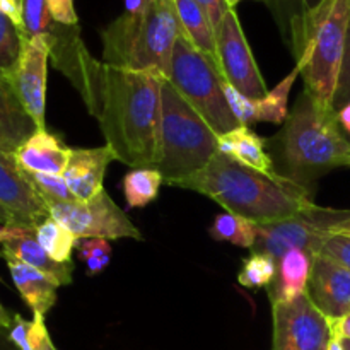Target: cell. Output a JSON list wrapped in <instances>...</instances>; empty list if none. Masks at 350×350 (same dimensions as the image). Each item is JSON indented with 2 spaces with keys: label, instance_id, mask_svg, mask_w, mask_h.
Masks as SVG:
<instances>
[{
  "label": "cell",
  "instance_id": "1",
  "mask_svg": "<svg viewBox=\"0 0 350 350\" xmlns=\"http://www.w3.org/2000/svg\"><path fill=\"white\" fill-rule=\"evenodd\" d=\"M53 65L77 89L88 111L98 120L106 146L126 166L159 163L161 85L166 75L130 70L96 60L77 26L53 23L50 29Z\"/></svg>",
  "mask_w": 350,
  "mask_h": 350
},
{
  "label": "cell",
  "instance_id": "2",
  "mask_svg": "<svg viewBox=\"0 0 350 350\" xmlns=\"http://www.w3.org/2000/svg\"><path fill=\"white\" fill-rule=\"evenodd\" d=\"M171 187L197 191L255 224L284 221L317 207L313 190L280 173H262L215 152L197 174Z\"/></svg>",
  "mask_w": 350,
  "mask_h": 350
},
{
  "label": "cell",
  "instance_id": "3",
  "mask_svg": "<svg viewBox=\"0 0 350 350\" xmlns=\"http://www.w3.org/2000/svg\"><path fill=\"white\" fill-rule=\"evenodd\" d=\"M280 174L313 190V183L328 171L350 167V142L342 135L337 111L321 106L303 91L277 133Z\"/></svg>",
  "mask_w": 350,
  "mask_h": 350
},
{
  "label": "cell",
  "instance_id": "4",
  "mask_svg": "<svg viewBox=\"0 0 350 350\" xmlns=\"http://www.w3.org/2000/svg\"><path fill=\"white\" fill-rule=\"evenodd\" d=\"M350 23V0H321L291 21L296 68L321 106L334 108Z\"/></svg>",
  "mask_w": 350,
  "mask_h": 350
},
{
  "label": "cell",
  "instance_id": "5",
  "mask_svg": "<svg viewBox=\"0 0 350 350\" xmlns=\"http://www.w3.org/2000/svg\"><path fill=\"white\" fill-rule=\"evenodd\" d=\"M181 31L174 0H147L144 10L122 14L101 31L103 62L130 70L170 75Z\"/></svg>",
  "mask_w": 350,
  "mask_h": 350
},
{
  "label": "cell",
  "instance_id": "6",
  "mask_svg": "<svg viewBox=\"0 0 350 350\" xmlns=\"http://www.w3.org/2000/svg\"><path fill=\"white\" fill-rule=\"evenodd\" d=\"M219 135L204 116L164 79L161 85L159 171L166 185L204 170L219 150Z\"/></svg>",
  "mask_w": 350,
  "mask_h": 350
},
{
  "label": "cell",
  "instance_id": "7",
  "mask_svg": "<svg viewBox=\"0 0 350 350\" xmlns=\"http://www.w3.org/2000/svg\"><path fill=\"white\" fill-rule=\"evenodd\" d=\"M167 79L219 137L241 126L226 101L221 70L183 33L174 44Z\"/></svg>",
  "mask_w": 350,
  "mask_h": 350
},
{
  "label": "cell",
  "instance_id": "8",
  "mask_svg": "<svg viewBox=\"0 0 350 350\" xmlns=\"http://www.w3.org/2000/svg\"><path fill=\"white\" fill-rule=\"evenodd\" d=\"M350 215V211L314 207L284 221L256 224V241L252 252L279 262L289 250H303L314 256L332 229Z\"/></svg>",
  "mask_w": 350,
  "mask_h": 350
},
{
  "label": "cell",
  "instance_id": "9",
  "mask_svg": "<svg viewBox=\"0 0 350 350\" xmlns=\"http://www.w3.org/2000/svg\"><path fill=\"white\" fill-rule=\"evenodd\" d=\"M50 215L77 239H142L139 229L105 190L88 202L50 204Z\"/></svg>",
  "mask_w": 350,
  "mask_h": 350
},
{
  "label": "cell",
  "instance_id": "10",
  "mask_svg": "<svg viewBox=\"0 0 350 350\" xmlns=\"http://www.w3.org/2000/svg\"><path fill=\"white\" fill-rule=\"evenodd\" d=\"M272 350H328L334 340L328 318L308 294L272 304Z\"/></svg>",
  "mask_w": 350,
  "mask_h": 350
},
{
  "label": "cell",
  "instance_id": "11",
  "mask_svg": "<svg viewBox=\"0 0 350 350\" xmlns=\"http://www.w3.org/2000/svg\"><path fill=\"white\" fill-rule=\"evenodd\" d=\"M215 50L222 77L241 94L262 99L269 92L234 9L226 14L215 29Z\"/></svg>",
  "mask_w": 350,
  "mask_h": 350
},
{
  "label": "cell",
  "instance_id": "12",
  "mask_svg": "<svg viewBox=\"0 0 350 350\" xmlns=\"http://www.w3.org/2000/svg\"><path fill=\"white\" fill-rule=\"evenodd\" d=\"M51 55L50 34L26 38L23 53L12 74L5 79L38 129H46V75Z\"/></svg>",
  "mask_w": 350,
  "mask_h": 350
},
{
  "label": "cell",
  "instance_id": "13",
  "mask_svg": "<svg viewBox=\"0 0 350 350\" xmlns=\"http://www.w3.org/2000/svg\"><path fill=\"white\" fill-rule=\"evenodd\" d=\"M0 207L21 226L36 228L50 217L48 205L34 188L29 174L19 166L16 156L0 150Z\"/></svg>",
  "mask_w": 350,
  "mask_h": 350
},
{
  "label": "cell",
  "instance_id": "14",
  "mask_svg": "<svg viewBox=\"0 0 350 350\" xmlns=\"http://www.w3.org/2000/svg\"><path fill=\"white\" fill-rule=\"evenodd\" d=\"M306 294L328 320L345 317L350 313V270L327 256L314 255Z\"/></svg>",
  "mask_w": 350,
  "mask_h": 350
},
{
  "label": "cell",
  "instance_id": "15",
  "mask_svg": "<svg viewBox=\"0 0 350 350\" xmlns=\"http://www.w3.org/2000/svg\"><path fill=\"white\" fill-rule=\"evenodd\" d=\"M111 161H116V157L108 146L70 149L62 178L79 202H88L103 191V181Z\"/></svg>",
  "mask_w": 350,
  "mask_h": 350
},
{
  "label": "cell",
  "instance_id": "16",
  "mask_svg": "<svg viewBox=\"0 0 350 350\" xmlns=\"http://www.w3.org/2000/svg\"><path fill=\"white\" fill-rule=\"evenodd\" d=\"M34 229L29 226L12 224L9 239L2 245L3 258H14L26 265L33 267L38 272L44 273L50 280L57 284V287L70 286L74 263H58L48 255L43 246L38 243Z\"/></svg>",
  "mask_w": 350,
  "mask_h": 350
},
{
  "label": "cell",
  "instance_id": "17",
  "mask_svg": "<svg viewBox=\"0 0 350 350\" xmlns=\"http://www.w3.org/2000/svg\"><path fill=\"white\" fill-rule=\"evenodd\" d=\"M17 163L26 173L62 176L67 167L70 149L46 129H38L14 152Z\"/></svg>",
  "mask_w": 350,
  "mask_h": 350
},
{
  "label": "cell",
  "instance_id": "18",
  "mask_svg": "<svg viewBox=\"0 0 350 350\" xmlns=\"http://www.w3.org/2000/svg\"><path fill=\"white\" fill-rule=\"evenodd\" d=\"M36 130L38 125L21 105L9 82L0 77V150L14 154Z\"/></svg>",
  "mask_w": 350,
  "mask_h": 350
},
{
  "label": "cell",
  "instance_id": "19",
  "mask_svg": "<svg viewBox=\"0 0 350 350\" xmlns=\"http://www.w3.org/2000/svg\"><path fill=\"white\" fill-rule=\"evenodd\" d=\"M10 277L33 317L44 318L57 303V284L33 267L14 258H5Z\"/></svg>",
  "mask_w": 350,
  "mask_h": 350
},
{
  "label": "cell",
  "instance_id": "20",
  "mask_svg": "<svg viewBox=\"0 0 350 350\" xmlns=\"http://www.w3.org/2000/svg\"><path fill=\"white\" fill-rule=\"evenodd\" d=\"M313 256L303 250H289L277 262V275L269 287L270 303H287L306 294Z\"/></svg>",
  "mask_w": 350,
  "mask_h": 350
},
{
  "label": "cell",
  "instance_id": "21",
  "mask_svg": "<svg viewBox=\"0 0 350 350\" xmlns=\"http://www.w3.org/2000/svg\"><path fill=\"white\" fill-rule=\"evenodd\" d=\"M265 140L256 135L250 126H238L219 137V150L236 163L262 173H279L272 156L267 152Z\"/></svg>",
  "mask_w": 350,
  "mask_h": 350
},
{
  "label": "cell",
  "instance_id": "22",
  "mask_svg": "<svg viewBox=\"0 0 350 350\" xmlns=\"http://www.w3.org/2000/svg\"><path fill=\"white\" fill-rule=\"evenodd\" d=\"M178 19L185 36L207 55L219 68L217 50H215V29L208 19L207 12L195 0H174Z\"/></svg>",
  "mask_w": 350,
  "mask_h": 350
},
{
  "label": "cell",
  "instance_id": "23",
  "mask_svg": "<svg viewBox=\"0 0 350 350\" xmlns=\"http://www.w3.org/2000/svg\"><path fill=\"white\" fill-rule=\"evenodd\" d=\"M163 183V176L154 167H137V170L129 171L123 178L126 207L142 208L149 205L150 202L156 200Z\"/></svg>",
  "mask_w": 350,
  "mask_h": 350
},
{
  "label": "cell",
  "instance_id": "24",
  "mask_svg": "<svg viewBox=\"0 0 350 350\" xmlns=\"http://www.w3.org/2000/svg\"><path fill=\"white\" fill-rule=\"evenodd\" d=\"M208 234L215 241H228L241 248L253 250L256 241V224L232 212H222L215 215Z\"/></svg>",
  "mask_w": 350,
  "mask_h": 350
},
{
  "label": "cell",
  "instance_id": "25",
  "mask_svg": "<svg viewBox=\"0 0 350 350\" xmlns=\"http://www.w3.org/2000/svg\"><path fill=\"white\" fill-rule=\"evenodd\" d=\"M7 335L17 350H58L48 334L44 318L33 317V320H26L21 314H14L12 327Z\"/></svg>",
  "mask_w": 350,
  "mask_h": 350
},
{
  "label": "cell",
  "instance_id": "26",
  "mask_svg": "<svg viewBox=\"0 0 350 350\" xmlns=\"http://www.w3.org/2000/svg\"><path fill=\"white\" fill-rule=\"evenodd\" d=\"M34 234H36L38 243L43 246L44 252H46L55 262H72V250L75 248L77 238H75L65 226H62L60 222L55 221L51 215L48 219H44L40 226H36Z\"/></svg>",
  "mask_w": 350,
  "mask_h": 350
},
{
  "label": "cell",
  "instance_id": "27",
  "mask_svg": "<svg viewBox=\"0 0 350 350\" xmlns=\"http://www.w3.org/2000/svg\"><path fill=\"white\" fill-rule=\"evenodd\" d=\"M299 70L296 67L293 72L286 75L272 91L267 92L262 99H256V113H258V122L275 123L280 125L289 116V109H287V99H289V92L293 89L294 82H296Z\"/></svg>",
  "mask_w": 350,
  "mask_h": 350
},
{
  "label": "cell",
  "instance_id": "28",
  "mask_svg": "<svg viewBox=\"0 0 350 350\" xmlns=\"http://www.w3.org/2000/svg\"><path fill=\"white\" fill-rule=\"evenodd\" d=\"M24 40L23 31L0 12V77L7 79L12 74L23 53Z\"/></svg>",
  "mask_w": 350,
  "mask_h": 350
},
{
  "label": "cell",
  "instance_id": "29",
  "mask_svg": "<svg viewBox=\"0 0 350 350\" xmlns=\"http://www.w3.org/2000/svg\"><path fill=\"white\" fill-rule=\"evenodd\" d=\"M277 275V262L262 253L252 252L243 262L238 280L246 289H269Z\"/></svg>",
  "mask_w": 350,
  "mask_h": 350
},
{
  "label": "cell",
  "instance_id": "30",
  "mask_svg": "<svg viewBox=\"0 0 350 350\" xmlns=\"http://www.w3.org/2000/svg\"><path fill=\"white\" fill-rule=\"evenodd\" d=\"M75 250L79 252V256L85 263L88 275H98L111 262V245L108 239L101 238H89V239H77Z\"/></svg>",
  "mask_w": 350,
  "mask_h": 350
},
{
  "label": "cell",
  "instance_id": "31",
  "mask_svg": "<svg viewBox=\"0 0 350 350\" xmlns=\"http://www.w3.org/2000/svg\"><path fill=\"white\" fill-rule=\"evenodd\" d=\"M55 21L51 19L46 0H24L23 2V34L24 38L41 36L50 33Z\"/></svg>",
  "mask_w": 350,
  "mask_h": 350
},
{
  "label": "cell",
  "instance_id": "32",
  "mask_svg": "<svg viewBox=\"0 0 350 350\" xmlns=\"http://www.w3.org/2000/svg\"><path fill=\"white\" fill-rule=\"evenodd\" d=\"M29 174L31 181H33L34 188L43 198L44 204H75L79 202L77 198L72 195L68 190L67 183L62 176H53V174H36V173H27Z\"/></svg>",
  "mask_w": 350,
  "mask_h": 350
},
{
  "label": "cell",
  "instance_id": "33",
  "mask_svg": "<svg viewBox=\"0 0 350 350\" xmlns=\"http://www.w3.org/2000/svg\"><path fill=\"white\" fill-rule=\"evenodd\" d=\"M224 89L226 101H228L229 108H231L232 115L236 116V120L239 122L241 126H248L252 123H258V113H256V99L248 98V96L241 94L234 85L229 84L228 81H224L222 84Z\"/></svg>",
  "mask_w": 350,
  "mask_h": 350
},
{
  "label": "cell",
  "instance_id": "34",
  "mask_svg": "<svg viewBox=\"0 0 350 350\" xmlns=\"http://www.w3.org/2000/svg\"><path fill=\"white\" fill-rule=\"evenodd\" d=\"M317 255L327 256L350 270V236L342 234V232H330L323 239Z\"/></svg>",
  "mask_w": 350,
  "mask_h": 350
},
{
  "label": "cell",
  "instance_id": "35",
  "mask_svg": "<svg viewBox=\"0 0 350 350\" xmlns=\"http://www.w3.org/2000/svg\"><path fill=\"white\" fill-rule=\"evenodd\" d=\"M350 101V26L347 33V43H345L344 62H342L340 75H338L337 91H335L334 109L338 111L345 103Z\"/></svg>",
  "mask_w": 350,
  "mask_h": 350
},
{
  "label": "cell",
  "instance_id": "36",
  "mask_svg": "<svg viewBox=\"0 0 350 350\" xmlns=\"http://www.w3.org/2000/svg\"><path fill=\"white\" fill-rule=\"evenodd\" d=\"M51 19L64 26H77L79 17L74 9V0H46Z\"/></svg>",
  "mask_w": 350,
  "mask_h": 350
},
{
  "label": "cell",
  "instance_id": "37",
  "mask_svg": "<svg viewBox=\"0 0 350 350\" xmlns=\"http://www.w3.org/2000/svg\"><path fill=\"white\" fill-rule=\"evenodd\" d=\"M195 2L207 12L214 29H217V26L221 24V21L224 19L226 14L231 10V7L228 5L226 0H195Z\"/></svg>",
  "mask_w": 350,
  "mask_h": 350
},
{
  "label": "cell",
  "instance_id": "38",
  "mask_svg": "<svg viewBox=\"0 0 350 350\" xmlns=\"http://www.w3.org/2000/svg\"><path fill=\"white\" fill-rule=\"evenodd\" d=\"M23 2L24 0H0V12L9 17L23 31Z\"/></svg>",
  "mask_w": 350,
  "mask_h": 350
},
{
  "label": "cell",
  "instance_id": "39",
  "mask_svg": "<svg viewBox=\"0 0 350 350\" xmlns=\"http://www.w3.org/2000/svg\"><path fill=\"white\" fill-rule=\"evenodd\" d=\"M332 327V334H334V338H347L350 340V313L345 314V317L338 318V320H328Z\"/></svg>",
  "mask_w": 350,
  "mask_h": 350
},
{
  "label": "cell",
  "instance_id": "40",
  "mask_svg": "<svg viewBox=\"0 0 350 350\" xmlns=\"http://www.w3.org/2000/svg\"><path fill=\"white\" fill-rule=\"evenodd\" d=\"M337 116H338V123L344 126L345 132L350 135V101L345 103V105L338 109Z\"/></svg>",
  "mask_w": 350,
  "mask_h": 350
},
{
  "label": "cell",
  "instance_id": "41",
  "mask_svg": "<svg viewBox=\"0 0 350 350\" xmlns=\"http://www.w3.org/2000/svg\"><path fill=\"white\" fill-rule=\"evenodd\" d=\"M0 258H3L2 250H0ZM12 320H14V317H10L9 311H7L5 308L2 306V303H0V330L9 332L10 327H12Z\"/></svg>",
  "mask_w": 350,
  "mask_h": 350
},
{
  "label": "cell",
  "instance_id": "42",
  "mask_svg": "<svg viewBox=\"0 0 350 350\" xmlns=\"http://www.w3.org/2000/svg\"><path fill=\"white\" fill-rule=\"evenodd\" d=\"M123 2H125V12L137 14L140 10H144L147 0H123Z\"/></svg>",
  "mask_w": 350,
  "mask_h": 350
},
{
  "label": "cell",
  "instance_id": "43",
  "mask_svg": "<svg viewBox=\"0 0 350 350\" xmlns=\"http://www.w3.org/2000/svg\"><path fill=\"white\" fill-rule=\"evenodd\" d=\"M0 350H17L14 347L12 342L9 340V335H7V332H2L0 330Z\"/></svg>",
  "mask_w": 350,
  "mask_h": 350
},
{
  "label": "cell",
  "instance_id": "44",
  "mask_svg": "<svg viewBox=\"0 0 350 350\" xmlns=\"http://www.w3.org/2000/svg\"><path fill=\"white\" fill-rule=\"evenodd\" d=\"M10 231H12V224H2V222H0V246L9 239Z\"/></svg>",
  "mask_w": 350,
  "mask_h": 350
},
{
  "label": "cell",
  "instance_id": "45",
  "mask_svg": "<svg viewBox=\"0 0 350 350\" xmlns=\"http://www.w3.org/2000/svg\"><path fill=\"white\" fill-rule=\"evenodd\" d=\"M349 229H350V215L345 219V221H342L340 224L335 226V228L332 229V232H344V231H349Z\"/></svg>",
  "mask_w": 350,
  "mask_h": 350
},
{
  "label": "cell",
  "instance_id": "46",
  "mask_svg": "<svg viewBox=\"0 0 350 350\" xmlns=\"http://www.w3.org/2000/svg\"><path fill=\"white\" fill-rule=\"evenodd\" d=\"M0 222H2V224H16V222L12 221V217H10L9 212L3 207H0Z\"/></svg>",
  "mask_w": 350,
  "mask_h": 350
},
{
  "label": "cell",
  "instance_id": "47",
  "mask_svg": "<svg viewBox=\"0 0 350 350\" xmlns=\"http://www.w3.org/2000/svg\"><path fill=\"white\" fill-rule=\"evenodd\" d=\"M328 350H344V347H342V344L338 338H334V340L330 342V347H328Z\"/></svg>",
  "mask_w": 350,
  "mask_h": 350
},
{
  "label": "cell",
  "instance_id": "48",
  "mask_svg": "<svg viewBox=\"0 0 350 350\" xmlns=\"http://www.w3.org/2000/svg\"><path fill=\"white\" fill-rule=\"evenodd\" d=\"M321 0H303V5L304 9H311V7H314L317 3H320Z\"/></svg>",
  "mask_w": 350,
  "mask_h": 350
},
{
  "label": "cell",
  "instance_id": "49",
  "mask_svg": "<svg viewBox=\"0 0 350 350\" xmlns=\"http://www.w3.org/2000/svg\"><path fill=\"white\" fill-rule=\"evenodd\" d=\"M340 344L342 347H344V350H350V340H347V338H342Z\"/></svg>",
  "mask_w": 350,
  "mask_h": 350
},
{
  "label": "cell",
  "instance_id": "50",
  "mask_svg": "<svg viewBox=\"0 0 350 350\" xmlns=\"http://www.w3.org/2000/svg\"><path fill=\"white\" fill-rule=\"evenodd\" d=\"M226 2H228V5L231 7V9H234V7L238 5V3L241 2V0H226Z\"/></svg>",
  "mask_w": 350,
  "mask_h": 350
},
{
  "label": "cell",
  "instance_id": "51",
  "mask_svg": "<svg viewBox=\"0 0 350 350\" xmlns=\"http://www.w3.org/2000/svg\"><path fill=\"white\" fill-rule=\"evenodd\" d=\"M342 234H349L350 236V229H349V231H344V232H342Z\"/></svg>",
  "mask_w": 350,
  "mask_h": 350
},
{
  "label": "cell",
  "instance_id": "52",
  "mask_svg": "<svg viewBox=\"0 0 350 350\" xmlns=\"http://www.w3.org/2000/svg\"><path fill=\"white\" fill-rule=\"evenodd\" d=\"M349 26H350V23H349Z\"/></svg>",
  "mask_w": 350,
  "mask_h": 350
}]
</instances>
